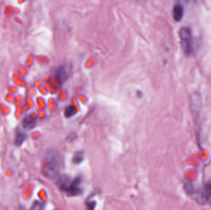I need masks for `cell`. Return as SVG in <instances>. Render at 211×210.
I'll return each instance as SVG.
<instances>
[{"label":"cell","instance_id":"cell-1","mask_svg":"<svg viewBox=\"0 0 211 210\" xmlns=\"http://www.w3.org/2000/svg\"><path fill=\"white\" fill-rule=\"evenodd\" d=\"M62 166L61 155L56 150L48 151L45 157L43 174L49 179H53L59 173Z\"/></svg>","mask_w":211,"mask_h":210},{"label":"cell","instance_id":"cell-2","mask_svg":"<svg viewBox=\"0 0 211 210\" xmlns=\"http://www.w3.org/2000/svg\"><path fill=\"white\" fill-rule=\"evenodd\" d=\"M181 46L184 53L189 55L193 51V38L191 29L188 27H183L179 31Z\"/></svg>","mask_w":211,"mask_h":210},{"label":"cell","instance_id":"cell-3","mask_svg":"<svg viewBox=\"0 0 211 210\" xmlns=\"http://www.w3.org/2000/svg\"><path fill=\"white\" fill-rule=\"evenodd\" d=\"M81 185H82L81 178L80 177L75 178L72 181L67 193L71 196H77L80 195L82 191Z\"/></svg>","mask_w":211,"mask_h":210},{"label":"cell","instance_id":"cell-4","mask_svg":"<svg viewBox=\"0 0 211 210\" xmlns=\"http://www.w3.org/2000/svg\"><path fill=\"white\" fill-rule=\"evenodd\" d=\"M72 180L67 175L60 176L57 180V186L59 189L63 192L67 193L70 186Z\"/></svg>","mask_w":211,"mask_h":210},{"label":"cell","instance_id":"cell-5","mask_svg":"<svg viewBox=\"0 0 211 210\" xmlns=\"http://www.w3.org/2000/svg\"><path fill=\"white\" fill-rule=\"evenodd\" d=\"M172 14L174 20L176 22H180L182 19L184 14L183 6L180 4H176L173 8Z\"/></svg>","mask_w":211,"mask_h":210},{"label":"cell","instance_id":"cell-6","mask_svg":"<svg viewBox=\"0 0 211 210\" xmlns=\"http://www.w3.org/2000/svg\"><path fill=\"white\" fill-rule=\"evenodd\" d=\"M201 199L205 202L211 200V183L207 184L201 193Z\"/></svg>","mask_w":211,"mask_h":210},{"label":"cell","instance_id":"cell-7","mask_svg":"<svg viewBox=\"0 0 211 210\" xmlns=\"http://www.w3.org/2000/svg\"><path fill=\"white\" fill-rule=\"evenodd\" d=\"M69 75V71L68 69V67L66 66H62L61 67L57 73V76L59 79H60L61 81L66 80V78H68Z\"/></svg>","mask_w":211,"mask_h":210},{"label":"cell","instance_id":"cell-8","mask_svg":"<svg viewBox=\"0 0 211 210\" xmlns=\"http://www.w3.org/2000/svg\"><path fill=\"white\" fill-rule=\"evenodd\" d=\"M27 138V135L25 133L21 131H19L15 138V144L16 145L20 146L22 144V143L25 141Z\"/></svg>","mask_w":211,"mask_h":210},{"label":"cell","instance_id":"cell-9","mask_svg":"<svg viewBox=\"0 0 211 210\" xmlns=\"http://www.w3.org/2000/svg\"><path fill=\"white\" fill-rule=\"evenodd\" d=\"M77 109L74 105H70L68 106L64 110V115L66 118H70L77 113Z\"/></svg>","mask_w":211,"mask_h":210},{"label":"cell","instance_id":"cell-10","mask_svg":"<svg viewBox=\"0 0 211 210\" xmlns=\"http://www.w3.org/2000/svg\"><path fill=\"white\" fill-rule=\"evenodd\" d=\"M84 159V154L82 151L77 152L73 157V162L75 164L78 165L82 162V161Z\"/></svg>","mask_w":211,"mask_h":210},{"label":"cell","instance_id":"cell-11","mask_svg":"<svg viewBox=\"0 0 211 210\" xmlns=\"http://www.w3.org/2000/svg\"><path fill=\"white\" fill-rule=\"evenodd\" d=\"M23 126L26 129H32L35 126V121L30 118H25L23 120Z\"/></svg>","mask_w":211,"mask_h":210},{"label":"cell","instance_id":"cell-12","mask_svg":"<svg viewBox=\"0 0 211 210\" xmlns=\"http://www.w3.org/2000/svg\"><path fill=\"white\" fill-rule=\"evenodd\" d=\"M42 209H43V205L38 202H36L35 203H34L31 210H42Z\"/></svg>","mask_w":211,"mask_h":210},{"label":"cell","instance_id":"cell-13","mask_svg":"<svg viewBox=\"0 0 211 210\" xmlns=\"http://www.w3.org/2000/svg\"><path fill=\"white\" fill-rule=\"evenodd\" d=\"M87 210H95L96 202L94 201H90L87 203Z\"/></svg>","mask_w":211,"mask_h":210}]
</instances>
